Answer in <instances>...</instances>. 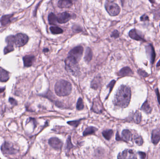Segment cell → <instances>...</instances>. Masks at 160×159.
I'll use <instances>...</instances> for the list:
<instances>
[{"label":"cell","mask_w":160,"mask_h":159,"mask_svg":"<svg viewBox=\"0 0 160 159\" xmlns=\"http://www.w3.org/2000/svg\"><path fill=\"white\" fill-rule=\"evenodd\" d=\"M131 97L130 88L125 85H121L118 88L115 95L114 103L120 107L125 108L129 104Z\"/></svg>","instance_id":"cell-1"},{"label":"cell","mask_w":160,"mask_h":159,"mask_svg":"<svg viewBox=\"0 0 160 159\" xmlns=\"http://www.w3.org/2000/svg\"><path fill=\"white\" fill-rule=\"evenodd\" d=\"M72 91L71 84L65 80H60L56 83L55 91L59 96H66L70 94Z\"/></svg>","instance_id":"cell-2"},{"label":"cell","mask_w":160,"mask_h":159,"mask_svg":"<svg viewBox=\"0 0 160 159\" xmlns=\"http://www.w3.org/2000/svg\"><path fill=\"white\" fill-rule=\"evenodd\" d=\"M66 69L72 75L76 76L80 72V68L76 59L73 56H69L65 60Z\"/></svg>","instance_id":"cell-3"},{"label":"cell","mask_w":160,"mask_h":159,"mask_svg":"<svg viewBox=\"0 0 160 159\" xmlns=\"http://www.w3.org/2000/svg\"><path fill=\"white\" fill-rule=\"evenodd\" d=\"M105 7L108 14L111 16H116L120 13V8L119 7L112 1H107Z\"/></svg>","instance_id":"cell-4"},{"label":"cell","mask_w":160,"mask_h":159,"mask_svg":"<svg viewBox=\"0 0 160 159\" xmlns=\"http://www.w3.org/2000/svg\"><path fill=\"white\" fill-rule=\"evenodd\" d=\"M1 150L4 154H15L17 152V150L15 148L14 145L10 142H5L1 146Z\"/></svg>","instance_id":"cell-5"},{"label":"cell","mask_w":160,"mask_h":159,"mask_svg":"<svg viewBox=\"0 0 160 159\" xmlns=\"http://www.w3.org/2000/svg\"><path fill=\"white\" fill-rule=\"evenodd\" d=\"M29 40L28 36L25 34L19 33L15 36V44L17 47H22L27 43Z\"/></svg>","instance_id":"cell-6"},{"label":"cell","mask_w":160,"mask_h":159,"mask_svg":"<svg viewBox=\"0 0 160 159\" xmlns=\"http://www.w3.org/2000/svg\"><path fill=\"white\" fill-rule=\"evenodd\" d=\"M118 159H137V155L135 152L132 149H126L118 154Z\"/></svg>","instance_id":"cell-7"},{"label":"cell","mask_w":160,"mask_h":159,"mask_svg":"<svg viewBox=\"0 0 160 159\" xmlns=\"http://www.w3.org/2000/svg\"><path fill=\"white\" fill-rule=\"evenodd\" d=\"M84 48L81 46L76 47L70 51L69 55V56L74 57L77 61L80 60L83 55Z\"/></svg>","instance_id":"cell-8"},{"label":"cell","mask_w":160,"mask_h":159,"mask_svg":"<svg viewBox=\"0 0 160 159\" xmlns=\"http://www.w3.org/2000/svg\"><path fill=\"white\" fill-rule=\"evenodd\" d=\"M92 110L98 113H100L103 112L104 107L99 98H96L94 99Z\"/></svg>","instance_id":"cell-9"},{"label":"cell","mask_w":160,"mask_h":159,"mask_svg":"<svg viewBox=\"0 0 160 159\" xmlns=\"http://www.w3.org/2000/svg\"><path fill=\"white\" fill-rule=\"evenodd\" d=\"M146 51L148 59L151 63H153L155 58V53L152 44H149L146 46Z\"/></svg>","instance_id":"cell-10"},{"label":"cell","mask_w":160,"mask_h":159,"mask_svg":"<svg viewBox=\"0 0 160 159\" xmlns=\"http://www.w3.org/2000/svg\"><path fill=\"white\" fill-rule=\"evenodd\" d=\"M48 142L49 145L56 150H60L62 146V142L60 139L56 137L50 138Z\"/></svg>","instance_id":"cell-11"},{"label":"cell","mask_w":160,"mask_h":159,"mask_svg":"<svg viewBox=\"0 0 160 159\" xmlns=\"http://www.w3.org/2000/svg\"><path fill=\"white\" fill-rule=\"evenodd\" d=\"M72 18L70 14L67 12H63L58 15L57 21L60 23H64L68 22Z\"/></svg>","instance_id":"cell-12"},{"label":"cell","mask_w":160,"mask_h":159,"mask_svg":"<svg viewBox=\"0 0 160 159\" xmlns=\"http://www.w3.org/2000/svg\"><path fill=\"white\" fill-rule=\"evenodd\" d=\"M129 35L131 38L134 40L140 41H146L141 34H139V32L136 29H132L130 30L129 33Z\"/></svg>","instance_id":"cell-13"},{"label":"cell","mask_w":160,"mask_h":159,"mask_svg":"<svg viewBox=\"0 0 160 159\" xmlns=\"http://www.w3.org/2000/svg\"><path fill=\"white\" fill-rule=\"evenodd\" d=\"M35 60V57L33 55H25L23 57L24 66L26 67L31 66Z\"/></svg>","instance_id":"cell-14"},{"label":"cell","mask_w":160,"mask_h":159,"mask_svg":"<svg viewBox=\"0 0 160 159\" xmlns=\"http://www.w3.org/2000/svg\"><path fill=\"white\" fill-rule=\"evenodd\" d=\"M9 78V75L8 72L1 67H0V81L6 82Z\"/></svg>","instance_id":"cell-15"},{"label":"cell","mask_w":160,"mask_h":159,"mask_svg":"<svg viewBox=\"0 0 160 159\" xmlns=\"http://www.w3.org/2000/svg\"><path fill=\"white\" fill-rule=\"evenodd\" d=\"M132 70L128 67L123 68L118 72V75L119 76H130L133 74Z\"/></svg>","instance_id":"cell-16"},{"label":"cell","mask_w":160,"mask_h":159,"mask_svg":"<svg viewBox=\"0 0 160 159\" xmlns=\"http://www.w3.org/2000/svg\"><path fill=\"white\" fill-rule=\"evenodd\" d=\"M72 5V2L68 0H61L58 3V6L60 8H70Z\"/></svg>","instance_id":"cell-17"},{"label":"cell","mask_w":160,"mask_h":159,"mask_svg":"<svg viewBox=\"0 0 160 159\" xmlns=\"http://www.w3.org/2000/svg\"><path fill=\"white\" fill-rule=\"evenodd\" d=\"M13 14H7L5 15H3L0 19V22L2 26H5L7 25L8 23L10 22L11 18L13 16Z\"/></svg>","instance_id":"cell-18"},{"label":"cell","mask_w":160,"mask_h":159,"mask_svg":"<svg viewBox=\"0 0 160 159\" xmlns=\"http://www.w3.org/2000/svg\"><path fill=\"white\" fill-rule=\"evenodd\" d=\"M131 120L132 122L138 124L141 120V115L139 111H137L133 114L131 117Z\"/></svg>","instance_id":"cell-19"},{"label":"cell","mask_w":160,"mask_h":159,"mask_svg":"<svg viewBox=\"0 0 160 159\" xmlns=\"http://www.w3.org/2000/svg\"><path fill=\"white\" fill-rule=\"evenodd\" d=\"M123 139L125 141H130L132 138V134L129 130L125 129L122 132Z\"/></svg>","instance_id":"cell-20"},{"label":"cell","mask_w":160,"mask_h":159,"mask_svg":"<svg viewBox=\"0 0 160 159\" xmlns=\"http://www.w3.org/2000/svg\"><path fill=\"white\" fill-rule=\"evenodd\" d=\"M92 58V52L90 48H87L86 49L85 54V57L84 59L86 62H89L91 61Z\"/></svg>","instance_id":"cell-21"},{"label":"cell","mask_w":160,"mask_h":159,"mask_svg":"<svg viewBox=\"0 0 160 159\" xmlns=\"http://www.w3.org/2000/svg\"><path fill=\"white\" fill-rule=\"evenodd\" d=\"M97 128L93 126H89L87 127L83 133L84 136H87L91 134H93L97 131Z\"/></svg>","instance_id":"cell-22"},{"label":"cell","mask_w":160,"mask_h":159,"mask_svg":"<svg viewBox=\"0 0 160 159\" xmlns=\"http://www.w3.org/2000/svg\"><path fill=\"white\" fill-rule=\"evenodd\" d=\"M141 109L142 110H143L147 113H150L152 111V108L150 107V104H149L147 100H146L142 104Z\"/></svg>","instance_id":"cell-23"},{"label":"cell","mask_w":160,"mask_h":159,"mask_svg":"<svg viewBox=\"0 0 160 159\" xmlns=\"http://www.w3.org/2000/svg\"><path fill=\"white\" fill-rule=\"evenodd\" d=\"M160 140V135L157 132L153 131L152 135V141L154 144L156 145L159 142Z\"/></svg>","instance_id":"cell-24"},{"label":"cell","mask_w":160,"mask_h":159,"mask_svg":"<svg viewBox=\"0 0 160 159\" xmlns=\"http://www.w3.org/2000/svg\"><path fill=\"white\" fill-rule=\"evenodd\" d=\"M48 21L50 24L55 25L56 24L57 22H58L57 16H56L55 14L53 13H50L48 16Z\"/></svg>","instance_id":"cell-25"},{"label":"cell","mask_w":160,"mask_h":159,"mask_svg":"<svg viewBox=\"0 0 160 159\" xmlns=\"http://www.w3.org/2000/svg\"><path fill=\"white\" fill-rule=\"evenodd\" d=\"M100 83H101V81H100V78L99 77L95 78V79L91 82V87L94 89H97L99 87V86L100 85Z\"/></svg>","instance_id":"cell-26"},{"label":"cell","mask_w":160,"mask_h":159,"mask_svg":"<svg viewBox=\"0 0 160 159\" xmlns=\"http://www.w3.org/2000/svg\"><path fill=\"white\" fill-rule=\"evenodd\" d=\"M113 131L112 130H105L102 132V134L105 139L109 140L111 138L113 134Z\"/></svg>","instance_id":"cell-27"},{"label":"cell","mask_w":160,"mask_h":159,"mask_svg":"<svg viewBox=\"0 0 160 159\" xmlns=\"http://www.w3.org/2000/svg\"><path fill=\"white\" fill-rule=\"evenodd\" d=\"M50 29L51 32L54 34H60L62 33L63 32L62 29L61 28H59L58 27H56V26L51 27Z\"/></svg>","instance_id":"cell-28"},{"label":"cell","mask_w":160,"mask_h":159,"mask_svg":"<svg viewBox=\"0 0 160 159\" xmlns=\"http://www.w3.org/2000/svg\"><path fill=\"white\" fill-rule=\"evenodd\" d=\"M133 140L134 141V142L138 145H141L143 142V139L141 138V137L138 135H134Z\"/></svg>","instance_id":"cell-29"},{"label":"cell","mask_w":160,"mask_h":159,"mask_svg":"<svg viewBox=\"0 0 160 159\" xmlns=\"http://www.w3.org/2000/svg\"><path fill=\"white\" fill-rule=\"evenodd\" d=\"M6 42L8 43V45H13L15 43V36L13 35L8 36L6 38Z\"/></svg>","instance_id":"cell-30"},{"label":"cell","mask_w":160,"mask_h":159,"mask_svg":"<svg viewBox=\"0 0 160 159\" xmlns=\"http://www.w3.org/2000/svg\"><path fill=\"white\" fill-rule=\"evenodd\" d=\"M74 146L72 144L71 142V137L69 136L68 138L67 139V143H66V150L67 152H69L70 150L73 148Z\"/></svg>","instance_id":"cell-31"},{"label":"cell","mask_w":160,"mask_h":159,"mask_svg":"<svg viewBox=\"0 0 160 159\" xmlns=\"http://www.w3.org/2000/svg\"><path fill=\"white\" fill-rule=\"evenodd\" d=\"M77 109L78 110H82L84 109V104L83 100L82 98H79L77 101L76 104Z\"/></svg>","instance_id":"cell-32"},{"label":"cell","mask_w":160,"mask_h":159,"mask_svg":"<svg viewBox=\"0 0 160 159\" xmlns=\"http://www.w3.org/2000/svg\"><path fill=\"white\" fill-rule=\"evenodd\" d=\"M14 50L13 45H8L7 47H6L4 49V53L5 54H7L8 53L13 51Z\"/></svg>","instance_id":"cell-33"},{"label":"cell","mask_w":160,"mask_h":159,"mask_svg":"<svg viewBox=\"0 0 160 159\" xmlns=\"http://www.w3.org/2000/svg\"><path fill=\"white\" fill-rule=\"evenodd\" d=\"M138 72L139 74V75L140 76L143 77H146L147 76H148V74L145 71L142 69H139L138 70Z\"/></svg>","instance_id":"cell-34"},{"label":"cell","mask_w":160,"mask_h":159,"mask_svg":"<svg viewBox=\"0 0 160 159\" xmlns=\"http://www.w3.org/2000/svg\"><path fill=\"white\" fill-rule=\"evenodd\" d=\"M80 120H76V121H69V122H68V123L71 126H74V127H76L80 124Z\"/></svg>","instance_id":"cell-35"},{"label":"cell","mask_w":160,"mask_h":159,"mask_svg":"<svg viewBox=\"0 0 160 159\" xmlns=\"http://www.w3.org/2000/svg\"><path fill=\"white\" fill-rule=\"evenodd\" d=\"M119 35V33L118 31L117 30H114V31L112 33L111 35V36L112 37H114V38H115L118 37Z\"/></svg>","instance_id":"cell-36"},{"label":"cell","mask_w":160,"mask_h":159,"mask_svg":"<svg viewBox=\"0 0 160 159\" xmlns=\"http://www.w3.org/2000/svg\"><path fill=\"white\" fill-rule=\"evenodd\" d=\"M148 20H149V17L146 14H144L140 17V21H148Z\"/></svg>","instance_id":"cell-37"},{"label":"cell","mask_w":160,"mask_h":159,"mask_svg":"<svg viewBox=\"0 0 160 159\" xmlns=\"http://www.w3.org/2000/svg\"><path fill=\"white\" fill-rule=\"evenodd\" d=\"M9 102L12 105H16L17 104L16 101L12 97H10L9 98Z\"/></svg>","instance_id":"cell-38"},{"label":"cell","mask_w":160,"mask_h":159,"mask_svg":"<svg viewBox=\"0 0 160 159\" xmlns=\"http://www.w3.org/2000/svg\"><path fill=\"white\" fill-rule=\"evenodd\" d=\"M155 91H156V95H157V96L158 101V102H159V103L160 105V94H159V91H158V89H156Z\"/></svg>","instance_id":"cell-39"},{"label":"cell","mask_w":160,"mask_h":159,"mask_svg":"<svg viewBox=\"0 0 160 159\" xmlns=\"http://www.w3.org/2000/svg\"><path fill=\"white\" fill-rule=\"evenodd\" d=\"M139 154L141 159H144L146 157V154L144 152H139Z\"/></svg>","instance_id":"cell-40"},{"label":"cell","mask_w":160,"mask_h":159,"mask_svg":"<svg viewBox=\"0 0 160 159\" xmlns=\"http://www.w3.org/2000/svg\"><path fill=\"white\" fill-rule=\"evenodd\" d=\"M116 139H117V140H122V138H121L120 137V136L119 135L118 132L116 134Z\"/></svg>","instance_id":"cell-41"},{"label":"cell","mask_w":160,"mask_h":159,"mask_svg":"<svg viewBox=\"0 0 160 159\" xmlns=\"http://www.w3.org/2000/svg\"><path fill=\"white\" fill-rule=\"evenodd\" d=\"M5 90V88H0V93L3 92Z\"/></svg>","instance_id":"cell-42"},{"label":"cell","mask_w":160,"mask_h":159,"mask_svg":"<svg viewBox=\"0 0 160 159\" xmlns=\"http://www.w3.org/2000/svg\"><path fill=\"white\" fill-rule=\"evenodd\" d=\"M43 51H44L45 52H47V51H48V48H45V49H44Z\"/></svg>","instance_id":"cell-43"},{"label":"cell","mask_w":160,"mask_h":159,"mask_svg":"<svg viewBox=\"0 0 160 159\" xmlns=\"http://www.w3.org/2000/svg\"><path fill=\"white\" fill-rule=\"evenodd\" d=\"M160 66V60L159 61V62H158V63H157V65H156V66L157 67H159Z\"/></svg>","instance_id":"cell-44"},{"label":"cell","mask_w":160,"mask_h":159,"mask_svg":"<svg viewBox=\"0 0 160 159\" xmlns=\"http://www.w3.org/2000/svg\"></svg>","instance_id":"cell-45"}]
</instances>
